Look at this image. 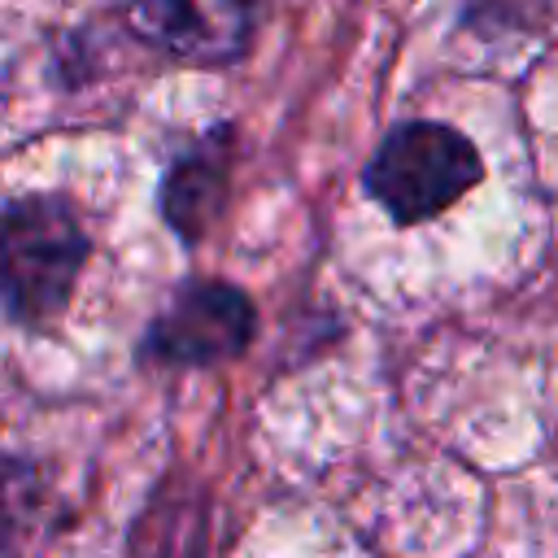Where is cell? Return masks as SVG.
<instances>
[{
  "mask_svg": "<svg viewBox=\"0 0 558 558\" xmlns=\"http://www.w3.org/2000/svg\"><path fill=\"white\" fill-rule=\"evenodd\" d=\"M135 558H205V506L192 497L153 501L135 527Z\"/></svg>",
  "mask_w": 558,
  "mask_h": 558,
  "instance_id": "8992f818",
  "label": "cell"
},
{
  "mask_svg": "<svg viewBox=\"0 0 558 558\" xmlns=\"http://www.w3.org/2000/svg\"><path fill=\"white\" fill-rule=\"evenodd\" d=\"M17 501L0 488V558H17V549H13V527H17Z\"/></svg>",
  "mask_w": 558,
  "mask_h": 558,
  "instance_id": "52a82bcc",
  "label": "cell"
},
{
  "mask_svg": "<svg viewBox=\"0 0 558 558\" xmlns=\"http://www.w3.org/2000/svg\"><path fill=\"white\" fill-rule=\"evenodd\" d=\"M231 161H235V126L218 122L166 166L157 187V209H161V222L187 248H196L222 218L227 192H231Z\"/></svg>",
  "mask_w": 558,
  "mask_h": 558,
  "instance_id": "5b68a950",
  "label": "cell"
},
{
  "mask_svg": "<svg viewBox=\"0 0 558 558\" xmlns=\"http://www.w3.org/2000/svg\"><path fill=\"white\" fill-rule=\"evenodd\" d=\"M257 336V305L227 279H187L170 305L148 323L140 357L148 366H222L240 357Z\"/></svg>",
  "mask_w": 558,
  "mask_h": 558,
  "instance_id": "3957f363",
  "label": "cell"
},
{
  "mask_svg": "<svg viewBox=\"0 0 558 558\" xmlns=\"http://www.w3.org/2000/svg\"><path fill=\"white\" fill-rule=\"evenodd\" d=\"M87 257L92 240L70 196L22 192L0 205V305L13 323H57Z\"/></svg>",
  "mask_w": 558,
  "mask_h": 558,
  "instance_id": "6da1fadb",
  "label": "cell"
},
{
  "mask_svg": "<svg viewBox=\"0 0 558 558\" xmlns=\"http://www.w3.org/2000/svg\"><path fill=\"white\" fill-rule=\"evenodd\" d=\"M484 179L475 140L436 118L397 122L362 170V192L397 222L418 227L458 205Z\"/></svg>",
  "mask_w": 558,
  "mask_h": 558,
  "instance_id": "7a4b0ae2",
  "label": "cell"
},
{
  "mask_svg": "<svg viewBox=\"0 0 558 558\" xmlns=\"http://www.w3.org/2000/svg\"><path fill=\"white\" fill-rule=\"evenodd\" d=\"M122 17L170 61L227 70L253 48L257 0H126Z\"/></svg>",
  "mask_w": 558,
  "mask_h": 558,
  "instance_id": "277c9868",
  "label": "cell"
}]
</instances>
